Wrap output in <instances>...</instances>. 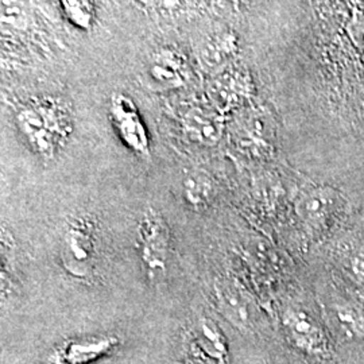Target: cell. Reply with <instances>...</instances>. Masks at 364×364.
Wrapping results in <instances>:
<instances>
[{
    "label": "cell",
    "mask_w": 364,
    "mask_h": 364,
    "mask_svg": "<svg viewBox=\"0 0 364 364\" xmlns=\"http://www.w3.org/2000/svg\"><path fill=\"white\" fill-rule=\"evenodd\" d=\"M213 185L204 174H189L183 180V198L191 208L201 210L208 207L213 198Z\"/></svg>",
    "instance_id": "cell-14"
},
{
    "label": "cell",
    "mask_w": 364,
    "mask_h": 364,
    "mask_svg": "<svg viewBox=\"0 0 364 364\" xmlns=\"http://www.w3.org/2000/svg\"><path fill=\"white\" fill-rule=\"evenodd\" d=\"M347 200L331 185H314L299 193L294 203V213L304 232L313 240H318L338 224Z\"/></svg>",
    "instance_id": "cell-2"
},
{
    "label": "cell",
    "mask_w": 364,
    "mask_h": 364,
    "mask_svg": "<svg viewBox=\"0 0 364 364\" xmlns=\"http://www.w3.org/2000/svg\"><path fill=\"white\" fill-rule=\"evenodd\" d=\"M60 259L72 278L80 281L91 278L96 266V228L88 216H75L66 224Z\"/></svg>",
    "instance_id": "cell-3"
},
{
    "label": "cell",
    "mask_w": 364,
    "mask_h": 364,
    "mask_svg": "<svg viewBox=\"0 0 364 364\" xmlns=\"http://www.w3.org/2000/svg\"><path fill=\"white\" fill-rule=\"evenodd\" d=\"M281 324L290 344L306 356L328 359L332 343L323 323L301 306H287L281 314Z\"/></svg>",
    "instance_id": "cell-5"
},
{
    "label": "cell",
    "mask_w": 364,
    "mask_h": 364,
    "mask_svg": "<svg viewBox=\"0 0 364 364\" xmlns=\"http://www.w3.org/2000/svg\"><path fill=\"white\" fill-rule=\"evenodd\" d=\"M109 119L123 144L134 154L147 158L151 142L142 115L129 95L115 92L109 99Z\"/></svg>",
    "instance_id": "cell-6"
},
{
    "label": "cell",
    "mask_w": 364,
    "mask_h": 364,
    "mask_svg": "<svg viewBox=\"0 0 364 364\" xmlns=\"http://www.w3.org/2000/svg\"><path fill=\"white\" fill-rule=\"evenodd\" d=\"M188 355L200 364H228L230 352L225 336L213 320L203 317L186 338Z\"/></svg>",
    "instance_id": "cell-8"
},
{
    "label": "cell",
    "mask_w": 364,
    "mask_h": 364,
    "mask_svg": "<svg viewBox=\"0 0 364 364\" xmlns=\"http://www.w3.org/2000/svg\"><path fill=\"white\" fill-rule=\"evenodd\" d=\"M15 123L28 146L45 159L58 153L73 129L68 105L52 96L34 97L19 105Z\"/></svg>",
    "instance_id": "cell-1"
},
{
    "label": "cell",
    "mask_w": 364,
    "mask_h": 364,
    "mask_svg": "<svg viewBox=\"0 0 364 364\" xmlns=\"http://www.w3.org/2000/svg\"><path fill=\"white\" fill-rule=\"evenodd\" d=\"M219 312L236 328L246 329L250 324L248 301L243 291L230 281H220L215 287Z\"/></svg>",
    "instance_id": "cell-12"
},
{
    "label": "cell",
    "mask_w": 364,
    "mask_h": 364,
    "mask_svg": "<svg viewBox=\"0 0 364 364\" xmlns=\"http://www.w3.org/2000/svg\"><path fill=\"white\" fill-rule=\"evenodd\" d=\"M117 344L112 336L68 340L48 356V364H88L105 356Z\"/></svg>",
    "instance_id": "cell-10"
},
{
    "label": "cell",
    "mask_w": 364,
    "mask_h": 364,
    "mask_svg": "<svg viewBox=\"0 0 364 364\" xmlns=\"http://www.w3.org/2000/svg\"><path fill=\"white\" fill-rule=\"evenodd\" d=\"M182 124L189 139L196 144L212 146L220 138V126L218 120L203 111H189L183 117Z\"/></svg>",
    "instance_id": "cell-13"
},
{
    "label": "cell",
    "mask_w": 364,
    "mask_h": 364,
    "mask_svg": "<svg viewBox=\"0 0 364 364\" xmlns=\"http://www.w3.org/2000/svg\"><path fill=\"white\" fill-rule=\"evenodd\" d=\"M329 323L347 340H364V301L353 293L331 287L326 299Z\"/></svg>",
    "instance_id": "cell-7"
},
{
    "label": "cell",
    "mask_w": 364,
    "mask_h": 364,
    "mask_svg": "<svg viewBox=\"0 0 364 364\" xmlns=\"http://www.w3.org/2000/svg\"><path fill=\"white\" fill-rule=\"evenodd\" d=\"M363 54H364V53H363Z\"/></svg>",
    "instance_id": "cell-17"
},
{
    "label": "cell",
    "mask_w": 364,
    "mask_h": 364,
    "mask_svg": "<svg viewBox=\"0 0 364 364\" xmlns=\"http://www.w3.org/2000/svg\"><path fill=\"white\" fill-rule=\"evenodd\" d=\"M139 254L147 278L159 284L168 274L170 258V230L168 223L154 209H147L138 224Z\"/></svg>",
    "instance_id": "cell-4"
},
{
    "label": "cell",
    "mask_w": 364,
    "mask_h": 364,
    "mask_svg": "<svg viewBox=\"0 0 364 364\" xmlns=\"http://www.w3.org/2000/svg\"><path fill=\"white\" fill-rule=\"evenodd\" d=\"M149 80L162 90L183 87L191 77V66L186 57L171 48L161 49L153 55L147 69Z\"/></svg>",
    "instance_id": "cell-9"
},
{
    "label": "cell",
    "mask_w": 364,
    "mask_h": 364,
    "mask_svg": "<svg viewBox=\"0 0 364 364\" xmlns=\"http://www.w3.org/2000/svg\"><path fill=\"white\" fill-rule=\"evenodd\" d=\"M66 19L78 28L90 30L95 22V0H57Z\"/></svg>",
    "instance_id": "cell-15"
},
{
    "label": "cell",
    "mask_w": 364,
    "mask_h": 364,
    "mask_svg": "<svg viewBox=\"0 0 364 364\" xmlns=\"http://www.w3.org/2000/svg\"><path fill=\"white\" fill-rule=\"evenodd\" d=\"M235 1H242V0H235Z\"/></svg>",
    "instance_id": "cell-16"
},
{
    "label": "cell",
    "mask_w": 364,
    "mask_h": 364,
    "mask_svg": "<svg viewBox=\"0 0 364 364\" xmlns=\"http://www.w3.org/2000/svg\"><path fill=\"white\" fill-rule=\"evenodd\" d=\"M333 262L348 291L364 301V246L355 237L338 243Z\"/></svg>",
    "instance_id": "cell-11"
}]
</instances>
